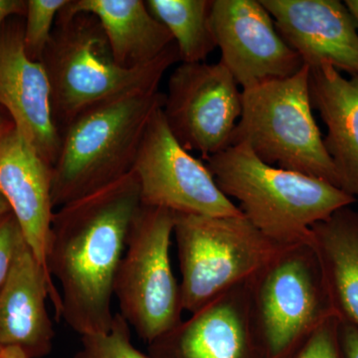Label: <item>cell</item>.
<instances>
[{"label":"cell","mask_w":358,"mask_h":358,"mask_svg":"<svg viewBox=\"0 0 358 358\" xmlns=\"http://www.w3.org/2000/svg\"><path fill=\"white\" fill-rule=\"evenodd\" d=\"M150 358H263L250 313L248 280L150 343Z\"/></svg>","instance_id":"obj_13"},{"label":"cell","mask_w":358,"mask_h":358,"mask_svg":"<svg viewBox=\"0 0 358 358\" xmlns=\"http://www.w3.org/2000/svg\"><path fill=\"white\" fill-rule=\"evenodd\" d=\"M10 211V207H9L6 200L4 199V197L2 196L1 194H0V216L3 215V214L8 213V212Z\"/></svg>","instance_id":"obj_30"},{"label":"cell","mask_w":358,"mask_h":358,"mask_svg":"<svg viewBox=\"0 0 358 358\" xmlns=\"http://www.w3.org/2000/svg\"><path fill=\"white\" fill-rule=\"evenodd\" d=\"M145 3L171 32L181 62H204L217 48L210 24L212 0H147Z\"/></svg>","instance_id":"obj_20"},{"label":"cell","mask_w":358,"mask_h":358,"mask_svg":"<svg viewBox=\"0 0 358 358\" xmlns=\"http://www.w3.org/2000/svg\"><path fill=\"white\" fill-rule=\"evenodd\" d=\"M22 239L20 224L13 212L0 216V289L10 272L18 245Z\"/></svg>","instance_id":"obj_24"},{"label":"cell","mask_w":358,"mask_h":358,"mask_svg":"<svg viewBox=\"0 0 358 358\" xmlns=\"http://www.w3.org/2000/svg\"><path fill=\"white\" fill-rule=\"evenodd\" d=\"M166 94H133L98 103L77 115L61 133L52 166L56 209L112 185L133 171L152 115Z\"/></svg>","instance_id":"obj_4"},{"label":"cell","mask_w":358,"mask_h":358,"mask_svg":"<svg viewBox=\"0 0 358 358\" xmlns=\"http://www.w3.org/2000/svg\"><path fill=\"white\" fill-rule=\"evenodd\" d=\"M248 284L252 326L263 358H284L336 313L308 240L285 247Z\"/></svg>","instance_id":"obj_7"},{"label":"cell","mask_w":358,"mask_h":358,"mask_svg":"<svg viewBox=\"0 0 358 358\" xmlns=\"http://www.w3.org/2000/svg\"><path fill=\"white\" fill-rule=\"evenodd\" d=\"M47 300L59 319L58 288L23 238L0 289V346H17L30 358L48 355L55 331Z\"/></svg>","instance_id":"obj_15"},{"label":"cell","mask_w":358,"mask_h":358,"mask_svg":"<svg viewBox=\"0 0 358 358\" xmlns=\"http://www.w3.org/2000/svg\"><path fill=\"white\" fill-rule=\"evenodd\" d=\"M162 112L179 143L206 160L230 147L241 117L242 91L220 61L182 63L169 77Z\"/></svg>","instance_id":"obj_10"},{"label":"cell","mask_w":358,"mask_h":358,"mask_svg":"<svg viewBox=\"0 0 358 358\" xmlns=\"http://www.w3.org/2000/svg\"><path fill=\"white\" fill-rule=\"evenodd\" d=\"M91 13L100 21L115 62L126 69L159 60L174 41L143 0H68L59 13Z\"/></svg>","instance_id":"obj_18"},{"label":"cell","mask_w":358,"mask_h":358,"mask_svg":"<svg viewBox=\"0 0 358 358\" xmlns=\"http://www.w3.org/2000/svg\"><path fill=\"white\" fill-rule=\"evenodd\" d=\"M205 164L245 217L282 246L308 241L313 225L357 202L322 179L268 166L244 143L230 145Z\"/></svg>","instance_id":"obj_3"},{"label":"cell","mask_w":358,"mask_h":358,"mask_svg":"<svg viewBox=\"0 0 358 358\" xmlns=\"http://www.w3.org/2000/svg\"><path fill=\"white\" fill-rule=\"evenodd\" d=\"M81 343L74 358H150L133 345L131 327L119 313L107 333L81 336Z\"/></svg>","instance_id":"obj_21"},{"label":"cell","mask_w":358,"mask_h":358,"mask_svg":"<svg viewBox=\"0 0 358 358\" xmlns=\"http://www.w3.org/2000/svg\"><path fill=\"white\" fill-rule=\"evenodd\" d=\"M334 312L358 329V211L343 207L310 228Z\"/></svg>","instance_id":"obj_19"},{"label":"cell","mask_w":358,"mask_h":358,"mask_svg":"<svg viewBox=\"0 0 358 358\" xmlns=\"http://www.w3.org/2000/svg\"><path fill=\"white\" fill-rule=\"evenodd\" d=\"M133 171L145 206L211 217L244 215L221 192L206 164L176 140L162 109L148 124Z\"/></svg>","instance_id":"obj_9"},{"label":"cell","mask_w":358,"mask_h":358,"mask_svg":"<svg viewBox=\"0 0 358 358\" xmlns=\"http://www.w3.org/2000/svg\"><path fill=\"white\" fill-rule=\"evenodd\" d=\"M0 358H30L24 350L17 346H2Z\"/></svg>","instance_id":"obj_27"},{"label":"cell","mask_w":358,"mask_h":358,"mask_svg":"<svg viewBox=\"0 0 358 358\" xmlns=\"http://www.w3.org/2000/svg\"><path fill=\"white\" fill-rule=\"evenodd\" d=\"M210 24L220 62L242 89L294 76L305 66L260 0H212Z\"/></svg>","instance_id":"obj_11"},{"label":"cell","mask_w":358,"mask_h":358,"mask_svg":"<svg viewBox=\"0 0 358 358\" xmlns=\"http://www.w3.org/2000/svg\"><path fill=\"white\" fill-rule=\"evenodd\" d=\"M310 69L242 89V113L231 145L244 143L271 166L322 179L341 188L313 114Z\"/></svg>","instance_id":"obj_5"},{"label":"cell","mask_w":358,"mask_h":358,"mask_svg":"<svg viewBox=\"0 0 358 358\" xmlns=\"http://www.w3.org/2000/svg\"><path fill=\"white\" fill-rule=\"evenodd\" d=\"M141 205L134 171L54 212L46 266L61 298L59 319L81 336L112 327L115 275Z\"/></svg>","instance_id":"obj_1"},{"label":"cell","mask_w":358,"mask_h":358,"mask_svg":"<svg viewBox=\"0 0 358 358\" xmlns=\"http://www.w3.org/2000/svg\"><path fill=\"white\" fill-rule=\"evenodd\" d=\"M67 2L68 0H26L23 41L26 53L32 60L41 62L59 11Z\"/></svg>","instance_id":"obj_22"},{"label":"cell","mask_w":358,"mask_h":358,"mask_svg":"<svg viewBox=\"0 0 358 358\" xmlns=\"http://www.w3.org/2000/svg\"><path fill=\"white\" fill-rule=\"evenodd\" d=\"M341 341L345 358H358L357 327L341 320Z\"/></svg>","instance_id":"obj_25"},{"label":"cell","mask_w":358,"mask_h":358,"mask_svg":"<svg viewBox=\"0 0 358 358\" xmlns=\"http://www.w3.org/2000/svg\"><path fill=\"white\" fill-rule=\"evenodd\" d=\"M176 213L141 205L115 275L120 315L148 345L182 320L180 288L171 262Z\"/></svg>","instance_id":"obj_8"},{"label":"cell","mask_w":358,"mask_h":358,"mask_svg":"<svg viewBox=\"0 0 358 358\" xmlns=\"http://www.w3.org/2000/svg\"><path fill=\"white\" fill-rule=\"evenodd\" d=\"M345 3L350 9V13L355 16L358 25V0H345Z\"/></svg>","instance_id":"obj_29"},{"label":"cell","mask_w":358,"mask_h":358,"mask_svg":"<svg viewBox=\"0 0 358 358\" xmlns=\"http://www.w3.org/2000/svg\"><path fill=\"white\" fill-rule=\"evenodd\" d=\"M341 322L338 313L327 317L284 358H345Z\"/></svg>","instance_id":"obj_23"},{"label":"cell","mask_w":358,"mask_h":358,"mask_svg":"<svg viewBox=\"0 0 358 358\" xmlns=\"http://www.w3.org/2000/svg\"><path fill=\"white\" fill-rule=\"evenodd\" d=\"M173 236L181 306L189 315L249 280L286 247L268 239L244 215L176 214Z\"/></svg>","instance_id":"obj_6"},{"label":"cell","mask_w":358,"mask_h":358,"mask_svg":"<svg viewBox=\"0 0 358 358\" xmlns=\"http://www.w3.org/2000/svg\"><path fill=\"white\" fill-rule=\"evenodd\" d=\"M313 109L327 127L324 148L343 192L358 199V76L346 78L331 65L310 69Z\"/></svg>","instance_id":"obj_17"},{"label":"cell","mask_w":358,"mask_h":358,"mask_svg":"<svg viewBox=\"0 0 358 358\" xmlns=\"http://www.w3.org/2000/svg\"><path fill=\"white\" fill-rule=\"evenodd\" d=\"M24 20L8 18L0 28V107L8 113L14 127L53 166L61 145V133L54 121L51 87L40 61L25 51Z\"/></svg>","instance_id":"obj_12"},{"label":"cell","mask_w":358,"mask_h":358,"mask_svg":"<svg viewBox=\"0 0 358 358\" xmlns=\"http://www.w3.org/2000/svg\"><path fill=\"white\" fill-rule=\"evenodd\" d=\"M13 126L14 124L13 122L11 121V119H6V117H4L3 115L0 114V138H1L2 136Z\"/></svg>","instance_id":"obj_28"},{"label":"cell","mask_w":358,"mask_h":358,"mask_svg":"<svg viewBox=\"0 0 358 358\" xmlns=\"http://www.w3.org/2000/svg\"><path fill=\"white\" fill-rule=\"evenodd\" d=\"M26 0H0V28L8 18L25 17Z\"/></svg>","instance_id":"obj_26"},{"label":"cell","mask_w":358,"mask_h":358,"mask_svg":"<svg viewBox=\"0 0 358 358\" xmlns=\"http://www.w3.org/2000/svg\"><path fill=\"white\" fill-rule=\"evenodd\" d=\"M2 346H0V350H1Z\"/></svg>","instance_id":"obj_31"},{"label":"cell","mask_w":358,"mask_h":358,"mask_svg":"<svg viewBox=\"0 0 358 358\" xmlns=\"http://www.w3.org/2000/svg\"><path fill=\"white\" fill-rule=\"evenodd\" d=\"M180 61L174 44L150 64L126 69L115 62L100 21L91 13H58L42 56L51 87L52 114L63 129L84 110L113 99L154 93Z\"/></svg>","instance_id":"obj_2"},{"label":"cell","mask_w":358,"mask_h":358,"mask_svg":"<svg viewBox=\"0 0 358 358\" xmlns=\"http://www.w3.org/2000/svg\"><path fill=\"white\" fill-rule=\"evenodd\" d=\"M52 179V166L11 127L0 138V194L20 224L26 243L48 275L46 249L55 212Z\"/></svg>","instance_id":"obj_16"},{"label":"cell","mask_w":358,"mask_h":358,"mask_svg":"<svg viewBox=\"0 0 358 358\" xmlns=\"http://www.w3.org/2000/svg\"><path fill=\"white\" fill-rule=\"evenodd\" d=\"M286 43L310 69L331 65L358 76V25L339 0H260Z\"/></svg>","instance_id":"obj_14"}]
</instances>
